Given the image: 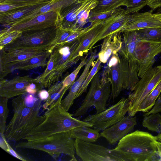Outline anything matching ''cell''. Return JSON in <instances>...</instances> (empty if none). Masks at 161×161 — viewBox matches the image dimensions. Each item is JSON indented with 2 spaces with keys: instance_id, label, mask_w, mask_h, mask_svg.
<instances>
[{
  "instance_id": "obj_27",
  "label": "cell",
  "mask_w": 161,
  "mask_h": 161,
  "mask_svg": "<svg viewBox=\"0 0 161 161\" xmlns=\"http://www.w3.org/2000/svg\"><path fill=\"white\" fill-rule=\"evenodd\" d=\"M91 128L82 126L75 128L69 132L70 136L86 142H96L101 137L100 133L98 130Z\"/></svg>"
},
{
  "instance_id": "obj_13",
  "label": "cell",
  "mask_w": 161,
  "mask_h": 161,
  "mask_svg": "<svg viewBox=\"0 0 161 161\" xmlns=\"http://www.w3.org/2000/svg\"><path fill=\"white\" fill-rule=\"evenodd\" d=\"M160 53H161V41L146 40L140 37L134 54V60L139 66V77L142 78L153 67L156 61L155 57Z\"/></svg>"
},
{
  "instance_id": "obj_36",
  "label": "cell",
  "mask_w": 161,
  "mask_h": 161,
  "mask_svg": "<svg viewBox=\"0 0 161 161\" xmlns=\"http://www.w3.org/2000/svg\"><path fill=\"white\" fill-rule=\"evenodd\" d=\"M88 54H87L85 57H83L76 69L63 80L62 82L64 86H65L70 87L75 82L76 77L81 68L85 66L86 64L88 59Z\"/></svg>"
},
{
  "instance_id": "obj_49",
  "label": "cell",
  "mask_w": 161,
  "mask_h": 161,
  "mask_svg": "<svg viewBox=\"0 0 161 161\" xmlns=\"http://www.w3.org/2000/svg\"><path fill=\"white\" fill-rule=\"evenodd\" d=\"M160 11H161V8H160Z\"/></svg>"
},
{
  "instance_id": "obj_48",
  "label": "cell",
  "mask_w": 161,
  "mask_h": 161,
  "mask_svg": "<svg viewBox=\"0 0 161 161\" xmlns=\"http://www.w3.org/2000/svg\"><path fill=\"white\" fill-rule=\"evenodd\" d=\"M157 140L158 141L161 142V133H159V134L156 136Z\"/></svg>"
},
{
  "instance_id": "obj_37",
  "label": "cell",
  "mask_w": 161,
  "mask_h": 161,
  "mask_svg": "<svg viewBox=\"0 0 161 161\" xmlns=\"http://www.w3.org/2000/svg\"><path fill=\"white\" fill-rule=\"evenodd\" d=\"M148 0H127L125 11L129 14L138 13L146 5Z\"/></svg>"
},
{
  "instance_id": "obj_28",
  "label": "cell",
  "mask_w": 161,
  "mask_h": 161,
  "mask_svg": "<svg viewBox=\"0 0 161 161\" xmlns=\"http://www.w3.org/2000/svg\"><path fill=\"white\" fill-rule=\"evenodd\" d=\"M161 93V79L149 94L141 103L138 112L146 113L149 111L154 105L156 100Z\"/></svg>"
},
{
  "instance_id": "obj_50",
  "label": "cell",
  "mask_w": 161,
  "mask_h": 161,
  "mask_svg": "<svg viewBox=\"0 0 161 161\" xmlns=\"http://www.w3.org/2000/svg\"><path fill=\"white\" fill-rule=\"evenodd\" d=\"M160 58H161V56H160Z\"/></svg>"
},
{
  "instance_id": "obj_24",
  "label": "cell",
  "mask_w": 161,
  "mask_h": 161,
  "mask_svg": "<svg viewBox=\"0 0 161 161\" xmlns=\"http://www.w3.org/2000/svg\"><path fill=\"white\" fill-rule=\"evenodd\" d=\"M78 0H52L42 7L30 13L9 27L22 23L40 14L49 11L55 12L59 14L63 9Z\"/></svg>"
},
{
  "instance_id": "obj_46",
  "label": "cell",
  "mask_w": 161,
  "mask_h": 161,
  "mask_svg": "<svg viewBox=\"0 0 161 161\" xmlns=\"http://www.w3.org/2000/svg\"><path fill=\"white\" fill-rule=\"evenodd\" d=\"M156 146L158 155L159 158V161H161V142L157 141L156 142Z\"/></svg>"
},
{
  "instance_id": "obj_35",
  "label": "cell",
  "mask_w": 161,
  "mask_h": 161,
  "mask_svg": "<svg viewBox=\"0 0 161 161\" xmlns=\"http://www.w3.org/2000/svg\"><path fill=\"white\" fill-rule=\"evenodd\" d=\"M8 99L0 97V133L4 134L6 127V122L9 112L8 107Z\"/></svg>"
},
{
  "instance_id": "obj_44",
  "label": "cell",
  "mask_w": 161,
  "mask_h": 161,
  "mask_svg": "<svg viewBox=\"0 0 161 161\" xmlns=\"http://www.w3.org/2000/svg\"><path fill=\"white\" fill-rule=\"evenodd\" d=\"M8 150L7 153L10 154L13 157L20 160L23 161H26L27 160L18 154L9 145Z\"/></svg>"
},
{
  "instance_id": "obj_32",
  "label": "cell",
  "mask_w": 161,
  "mask_h": 161,
  "mask_svg": "<svg viewBox=\"0 0 161 161\" xmlns=\"http://www.w3.org/2000/svg\"><path fill=\"white\" fill-rule=\"evenodd\" d=\"M140 38L146 40L161 41V27H153L136 30Z\"/></svg>"
},
{
  "instance_id": "obj_21",
  "label": "cell",
  "mask_w": 161,
  "mask_h": 161,
  "mask_svg": "<svg viewBox=\"0 0 161 161\" xmlns=\"http://www.w3.org/2000/svg\"><path fill=\"white\" fill-rule=\"evenodd\" d=\"M95 53H93L88 57V61L85 65L84 69L79 77L70 86L67 95L60 102L61 106L68 111L72 106L75 97L84 80L89 72L91 67L94 64Z\"/></svg>"
},
{
  "instance_id": "obj_19",
  "label": "cell",
  "mask_w": 161,
  "mask_h": 161,
  "mask_svg": "<svg viewBox=\"0 0 161 161\" xmlns=\"http://www.w3.org/2000/svg\"><path fill=\"white\" fill-rule=\"evenodd\" d=\"M153 10L136 13L130 15L127 24L122 29L121 33L156 27H161V21L153 15Z\"/></svg>"
},
{
  "instance_id": "obj_39",
  "label": "cell",
  "mask_w": 161,
  "mask_h": 161,
  "mask_svg": "<svg viewBox=\"0 0 161 161\" xmlns=\"http://www.w3.org/2000/svg\"><path fill=\"white\" fill-rule=\"evenodd\" d=\"M119 8L113 11L100 12H96L91 11L88 19L89 21L93 23L99 21H104L116 12Z\"/></svg>"
},
{
  "instance_id": "obj_18",
  "label": "cell",
  "mask_w": 161,
  "mask_h": 161,
  "mask_svg": "<svg viewBox=\"0 0 161 161\" xmlns=\"http://www.w3.org/2000/svg\"><path fill=\"white\" fill-rule=\"evenodd\" d=\"M130 14H127L125 10L119 8L118 10L104 21L103 29L92 43L91 48L99 41L107 36L119 32L128 22Z\"/></svg>"
},
{
  "instance_id": "obj_33",
  "label": "cell",
  "mask_w": 161,
  "mask_h": 161,
  "mask_svg": "<svg viewBox=\"0 0 161 161\" xmlns=\"http://www.w3.org/2000/svg\"><path fill=\"white\" fill-rule=\"evenodd\" d=\"M22 32L18 30L9 31L5 28L0 31V50L13 42L22 35Z\"/></svg>"
},
{
  "instance_id": "obj_2",
  "label": "cell",
  "mask_w": 161,
  "mask_h": 161,
  "mask_svg": "<svg viewBox=\"0 0 161 161\" xmlns=\"http://www.w3.org/2000/svg\"><path fill=\"white\" fill-rule=\"evenodd\" d=\"M45 120L38 126L31 130L23 140L33 141L42 139L55 134L69 132L79 127L85 126L92 128L91 124L73 117L66 111L60 103L55 105L44 113Z\"/></svg>"
},
{
  "instance_id": "obj_25",
  "label": "cell",
  "mask_w": 161,
  "mask_h": 161,
  "mask_svg": "<svg viewBox=\"0 0 161 161\" xmlns=\"http://www.w3.org/2000/svg\"><path fill=\"white\" fill-rule=\"evenodd\" d=\"M49 2L38 4L0 14V22L3 26L9 27L30 13Z\"/></svg>"
},
{
  "instance_id": "obj_41",
  "label": "cell",
  "mask_w": 161,
  "mask_h": 161,
  "mask_svg": "<svg viewBox=\"0 0 161 161\" xmlns=\"http://www.w3.org/2000/svg\"><path fill=\"white\" fill-rule=\"evenodd\" d=\"M161 112V93L160 94L152 108L148 112L144 113L143 116Z\"/></svg>"
},
{
  "instance_id": "obj_5",
  "label": "cell",
  "mask_w": 161,
  "mask_h": 161,
  "mask_svg": "<svg viewBox=\"0 0 161 161\" xmlns=\"http://www.w3.org/2000/svg\"><path fill=\"white\" fill-rule=\"evenodd\" d=\"M15 148L43 151L54 158L63 154L71 157L72 161L77 160L75 156V140L71 137L69 132L55 134L39 140L19 142Z\"/></svg>"
},
{
  "instance_id": "obj_10",
  "label": "cell",
  "mask_w": 161,
  "mask_h": 161,
  "mask_svg": "<svg viewBox=\"0 0 161 161\" xmlns=\"http://www.w3.org/2000/svg\"><path fill=\"white\" fill-rule=\"evenodd\" d=\"M129 108V100L123 97L104 110L88 115L83 121L92 124V128L102 131L120 121L128 113Z\"/></svg>"
},
{
  "instance_id": "obj_11",
  "label": "cell",
  "mask_w": 161,
  "mask_h": 161,
  "mask_svg": "<svg viewBox=\"0 0 161 161\" xmlns=\"http://www.w3.org/2000/svg\"><path fill=\"white\" fill-rule=\"evenodd\" d=\"M75 149L76 154L84 161H127L124 154L115 149L78 139L75 140Z\"/></svg>"
},
{
  "instance_id": "obj_34",
  "label": "cell",
  "mask_w": 161,
  "mask_h": 161,
  "mask_svg": "<svg viewBox=\"0 0 161 161\" xmlns=\"http://www.w3.org/2000/svg\"><path fill=\"white\" fill-rule=\"evenodd\" d=\"M101 62L97 58L93 67L89 71L86 78L84 80L80 88L76 97L75 99L80 97L83 93L86 91L87 88L90 83L91 82L93 77L100 70Z\"/></svg>"
},
{
  "instance_id": "obj_40",
  "label": "cell",
  "mask_w": 161,
  "mask_h": 161,
  "mask_svg": "<svg viewBox=\"0 0 161 161\" xmlns=\"http://www.w3.org/2000/svg\"><path fill=\"white\" fill-rule=\"evenodd\" d=\"M51 0H3L2 3L38 4L47 2Z\"/></svg>"
},
{
  "instance_id": "obj_16",
  "label": "cell",
  "mask_w": 161,
  "mask_h": 161,
  "mask_svg": "<svg viewBox=\"0 0 161 161\" xmlns=\"http://www.w3.org/2000/svg\"><path fill=\"white\" fill-rule=\"evenodd\" d=\"M0 97L8 99L27 93V88L35 79L29 76H17L10 80L0 79Z\"/></svg>"
},
{
  "instance_id": "obj_43",
  "label": "cell",
  "mask_w": 161,
  "mask_h": 161,
  "mask_svg": "<svg viewBox=\"0 0 161 161\" xmlns=\"http://www.w3.org/2000/svg\"><path fill=\"white\" fill-rule=\"evenodd\" d=\"M147 5L154 10L161 7V0H148Z\"/></svg>"
},
{
  "instance_id": "obj_47",
  "label": "cell",
  "mask_w": 161,
  "mask_h": 161,
  "mask_svg": "<svg viewBox=\"0 0 161 161\" xmlns=\"http://www.w3.org/2000/svg\"><path fill=\"white\" fill-rule=\"evenodd\" d=\"M153 15L161 21V13H156L153 14Z\"/></svg>"
},
{
  "instance_id": "obj_9",
  "label": "cell",
  "mask_w": 161,
  "mask_h": 161,
  "mask_svg": "<svg viewBox=\"0 0 161 161\" xmlns=\"http://www.w3.org/2000/svg\"><path fill=\"white\" fill-rule=\"evenodd\" d=\"M57 28L54 26L42 30L22 33L21 36L3 48L6 51L23 49L47 50L55 37Z\"/></svg>"
},
{
  "instance_id": "obj_12",
  "label": "cell",
  "mask_w": 161,
  "mask_h": 161,
  "mask_svg": "<svg viewBox=\"0 0 161 161\" xmlns=\"http://www.w3.org/2000/svg\"><path fill=\"white\" fill-rule=\"evenodd\" d=\"M98 2V0H78L64 8L60 13V25L68 28L83 25Z\"/></svg>"
},
{
  "instance_id": "obj_38",
  "label": "cell",
  "mask_w": 161,
  "mask_h": 161,
  "mask_svg": "<svg viewBox=\"0 0 161 161\" xmlns=\"http://www.w3.org/2000/svg\"><path fill=\"white\" fill-rule=\"evenodd\" d=\"M36 4H37L0 3V14Z\"/></svg>"
},
{
  "instance_id": "obj_15",
  "label": "cell",
  "mask_w": 161,
  "mask_h": 161,
  "mask_svg": "<svg viewBox=\"0 0 161 161\" xmlns=\"http://www.w3.org/2000/svg\"><path fill=\"white\" fill-rule=\"evenodd\" d=\"M136 124V117L125 116L119 121L102 131L101 137L105 138L110 144L114 145L129 133Z\"/></svg>"
},
{
  "instance_id": "obj_6",
  "label": "cell",
  "mask_w": 161,
  "mask_h": 161,
  "mask_svg": "<svg viewBox=\"0 0 161 161\" xmlns=\"http://www.w3.org/2000/svg\"><path fill=\"white\" fill-rule=\"evenodd\" d=\"M80 36L72 41L64 45H59L53 49L50 56L53 60V68L47 75L39 83L42 88H49L58 82L63 73L78 61L73 59V56L80 43Z\"/></svg>"
},
{
  "instance_id": "obj_17",
  "label": "cell",
  "mask_w": 161,
  "mask_h": 161,
  "mask_svg": "<svg viewBox=\"0 0 161 161\" xmlns=\"http://www.w3.org/2000/svg\"><path fill=\"white\" fill-rule=\"evenodd\" d=\"M51 52L46 51L35 57L18 62L0 64V79L16 69L28 70L47 65Z\"/></svg>"
},
{
  "instance_id": "obj_8",
  "label": "cell",
  "mask_w": 161,
  "mask_h": 161,
  "mask_svg": "<svg viewBox=\"0 0 161 161\" xmlns=\"http://www.w3.org/2000/svg\"><path fill=\"white\" fill-rule=\"evenodd\" d=\"M161 79V65L148 70L130 90L128 115L134 116L138 112L142 101L149 94Z\"/></svg>"
},
{
  "instance_id": "obj_1",
  "label": "cell",
  "mask_w": 161,
  "mask_h": 161,
  "mask_svg": "<svg viewBox=\"0 0 161 161\" xmlns=\"http://www.w3.org/2000/svg\"><path fill=\"white\" fill-rule=\"evenodd\" d=\"M12 103L14 114L6 126L4 135L8 140L17 141L23 140L31 130L45 120L46 116L45 114L39 115L41 104H27L24 101L23 94L13 99Z\"/></svg>"
},
{
  "instance_id": "obj_23",
  "label": "cell",
  "mask_w": 161,
  "mask_h": 161,
  "mask_svg": "<svg viewBox=\"0 0 161 161\" xmlns=\"http://www.w3.org/2000/svg\"><path fill=\"white\" fill-rule=\"evenodd\" d=\"M47 50L38 49H18L7 51L0 50V64L18 62L41 54Z\"/></svg>"
},
{
  "instance_id": "obj_7",
  "label": "cell",
  "mask_w": 161,
  "mask_h": 161,
  "mask_svg": "<svg viewBox=\"0 0 161 161\" xmlns=\"http://www.w3.org/2000/svg\"><path fill=\"white\" fill-rule=\"evenodd\" d=\"M111 91L110 80L104 74L100 78L97 73L92 78L90 87L80 106L75 110L73 116H81L86 114L92 107L94 106L96 113L106 108L107 102L110 97Z\"/></svg>"
},
{
  "instance_id": "obj_20",
  "label": "cell",
  "mask_w": 161,
  "mask_h": 161,
  "mask_svg": "<svg viewBox=\"0 0 161 161\" xmlns=\"http://www.w3.org/2000/svg\"><path fill=\"white\" fill-rule=\"evenodd\" d=\"M104 21L92 23L89 28L80 36V43L73 55V59L78 61L84 54L87 53L91 49L92 43L103 28Z\"/></svg>"
},
{
  "instance_id": "obj_3",
  "label": "cell",
  "mask_w": 161,
  "mask_h": 161,
  "mask_svg": "<svg viewBox=\"0 0 161 161\" xmlns=\"http://www.w3.org/2000/svg\"><path fill=\"white\" fill-rule=\"evenodd\" d=\"M110 57L104 74L110 80L111 91L110 99L114 100L124 90H130L139 81V66L137 62L119 55Z\"/></svg>"
},
{
  "instance_id": "obj_29",
  "label": "cell",
  "mask_w": 161,
  "mask_h": 161,
  "mask_svg": "<svg viewBox=\"0 0 161 161\" xmlns=\"http://www.w3.org/2000/svg\"><path fill=\"white\" fill-rule=\"evenodd\" d=\"M127 0H98L97 6L92 11L100 12L114 10L121 6H126Z\"/></svg>"
},
{
  "instance_id": "obj_45",
  "label": "cell",
  "mask_w": 161,
  "mask_h": 161,
  "mask_svg": "<svg viewBox=\"0 0 161 161\" xmlns=\"http://www.w3.org/2000/svg\"><path fill=\"white\" fill-rule=\"evenodd\" d=\"M38 98L42 101H46L48 98L49 96L48 91L45 90H41L37 93Z\"/></svg>"
},
{
  "instance_id": "obj_26",
  "label": "cell",
  "mask_w": 161,
  "mask_h": 161,
  "mask_svg": "<svg viewBox=\"0 0 161 161\" xmlns=\"http://www.w3.org/2000/svg\"><path fill=\"white\" fill-rule=\"evenodd\" d=\"M69 87L64 86L62 81L58 82L50 86L48 88V98L42 106L43 110H48L58 103H60L63 96Z\"/></svg>"
},
{
  "instance_id": "obj_42",
  "label": "cell",
  "mask_w": 161,
  "mask_h": 161,
  "mask_svg": "<svg viewBox=\"0 0 161 161\" xmlns=\"http://www.w3.org/2000/svg\"><path fill=\"white\" fill-rule=\"evenodd\" d=\"M9 144L4 134L0 133V147L5 151L7 152L9 148Z\"/></svg>"
},
{
  "instance_id": "obj_14",
  "label": "cell",
  "mask_w": 161,
  "mask_h": 161,
  "mask_svg": "<svg viewBox=\"0 0 161 161\" xmlns=\"http://www.w3.org/2000/svg\"><path fill=\"white\" fill-rule=\"evenodd\" d=\"M60 13L49 11L28 21L6 28L9 31L18 30L22 33L38 31L60 25Z\"/></svg>"
},
{
  "instance_id": "obj_4",
  "label": "cell",
  "mask_w": 161,
  "mask_h": 161,
  "mask_svg": "<svg viewBox=\"0 0 161 161\" xmlns=\"http://www.w3.org/2000/svg\"><path fill=\"white\" fill-rule=\"evenodd\" d=\"M156 137L145 131L136 130L120 140L114 148L127 161H159Z\"/></svg>"
},
{
  "instance_id": "obj_31",
  "label": "cell",
  "mask_w": 161,
  "mask_h": 161,
  "mask_svg": "<svg viewBox=\"0 0 161 161\" xmlns=\"http://www.w3.org/2000/svg\"><path fill=\"white\" fill-rule=\"evenodd\" d=\"M142 125L153 132L161 133V115L158 113L144 116Z\"/></svg>"
},
{
  "instance_id": "obj_22",
  "label": "cell",
  "mask_w": 161,
  "mask_h": 161,
  "mask_svg": "<svg viewBox=\"0 0 161 161\" xmlns=\"http://www.w3.org/2000/svg\"><path fill=\"white\" fill-rule=\"evenodd\" d=\"M119 32L110 34L104 38L98 58L101 63L107 62L113 54L118 53L122 46V37Z\"/></svg>"
},
{
  "instance_id": "obj_30",
  "label": "cell",
  "mask_w": 161,
  "mask_h": 161,
  "mask_svg": "<svg viewBox=\"0 0 161 161\" xmlns=\"http://www.w3.org/2000/svg\"><path fill=\"white\" fill-rule=\"evenodd\" d=\"M57 27L55 37L47 49V51L51 53L56 47L64 42L76 27L68 28L60 25Z\"/></svg>"
}]
</instances>
